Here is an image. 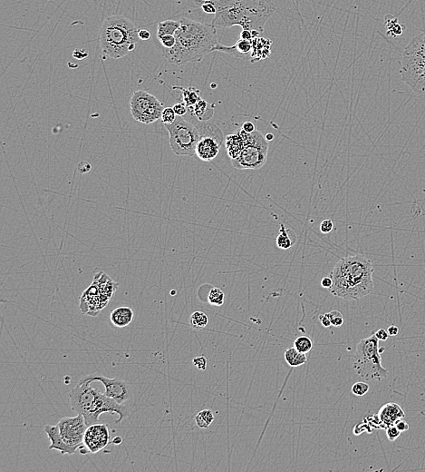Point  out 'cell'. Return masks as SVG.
Returning <instances> with one entry per match:
<instances>
[{
	"label": "cell",
	"instance_id": "obj_1",
	"mask_svg": "<svg viewBox=\"0 0 425 472\" xmlns=\"http://www.w3.org/2000/svg\"><path fill=\"white\" fill-rule=\"evenodd\" d=\"M175 33L176 44L165 49L164 57L170 64L181 65L203 60L219 45L217 31L211 24H205L182 17Z\"/></svg>",
	"mask_w": 425,
	"mask_h": 472
},
{
	"label": "cell",
	"instance_id": "obj_2",
	"mask_svg": "<svg viewBox=\"0 0 425 472\" xmlns=\"http://www.w3.org/2000/svg\"><path fill=\"white\" fill-rule=\"evenodd\" d=\"M372 273L371 261L362 254L342 258L329 275L333 280L329 292L347 301L364 297L373 291Z\"/></svg>",
	"mask_w": 425,
	"mask_h": 472
},
{
	"label": "cell",
	"instance_id": "obj_3",
	"mask_svg": "<svg viewBox=\"0 0 425 472\" xmlns=\"http://www.w3.org/2000/svg\"><path fill=\"white\" fill-rule=\"evenodd\" d=\"M214 3L217 13L211 25L215 29L239 26L263 33L267 21L277 11L266 0H214Z\"/></svg>",
	"mask_w": 425,
	"mask_h": 472
},
{
	"label": "cell",
	"instance_id": "obj_4",
	"mask_svg": "<svg viewBox=\"0 0 425 472\" xmlns=\"http://www.w3.org/2000/svg\"><path fill=\"white\" fill-rule=\"evenodd\" d=\"M91 383L80 381L68 394L72 410L77 414L84 416L88 427L98 423L100 416L104 413L118 414L119 419L115 421L116 423H120L129 415V411L123 404L118 403L105 393L93 389Z\"/></svg>",
	"mask_w": 425,
	"mask_h": 472
},
{
	"label": "cell",
	"instance_id": "obj_5",
	"mask_svg": "<svg viewBox=\"0 0 425 472\" xmlns=\"http://www.w3.org/2000/svg\"><path fill=\"white\" fill-rule=\"evenodd\" d=\"M137 28L123 16H108L100 29V44L104 54L119 59L134 51L140 38Z\"/></svg>",
	"mask_w": 425,
	"mask_h": 472
},
{
	"label": "cell",
	"instance_id": "obj_6",
	"mask_svg": "<svg viewBox=\"0 0 425 472\" xmlns=\"http://www.w3.org/2000/svg\"><path fill=\"white\" fill-rule=\"evenodd\" d=\"M400 73L413 92L425 95V32L413 37L405 48Z\"/></svg>",
	"mask_w": 425,
	"mask_h": 472
},
{
	"label": "cell",
	"instance_id": "obj_7",
	"mask_svg": "<svg viewBox=\"0 0 425 472\" xmlns=\"http://www.w3.org/2000/svg\"><path fill=\"white\" fill-rule=\"evenodd\" d=\"M385 347H379V340L373 334L368 338L363 339L357 344L353 354L354 369L364 381H381L388 376V370L382 365L381 353Z\"/></svg>",
	"mask_w": 425,
	"mask_h": 472
},
{
	"label": "cell",
	"instance_id": "obj_8",
	"mask_svg": "<svg viewBox=\"0 0 425 472\" xmlns=\"http://www.w3.org/2000/svg\"><path fill=\"white\" fill-rule=\"evenodd\" d=\"M170 134V144L175 155H193L201 139V134L196 124L189 122L183 116H177L172 124H165Z\"/></svg>",
	"mask_w": 425,
	"mask_h": 472
},
{
	"label": "cell",
	"instance_id": "obj_9",
	"mask_svg": "<svg viewBox=\"0 0 425 472\" xmlns=\"http://www.w3.org/2000/svg\"><path fill=\"white\" fill-rule=\"evenodd\" d=\"M268 143L259 131L252 133L251 138L244 144L240 155L231 160L232 166L239 170H258L267 162Z\"/></svg>",
	"mask_w": 425,
	"mask_h": 472
},
{
	"label": "cell",
	"instance_id": "obj_10",
	"mask_svg": "<svg viewBox=\"0 0 425 472\" xmlns=\"http://www.w3.org/2000/svg\"><path fill=\"white\" fill-rule=\"evenodd\" d=\"M131 114L138 122L150 125L162 117L164 106L154 95L139 90L134 92L131 101Z\"/></svg>",
	"mask_w": 425,
	"mask_h": 472
},
{
	"label": "cell",
	"instance_id": "obj_11",
	"mask_svg": "<svg viewBox=\"0 0 425 472\" xmlns=\"http://www.w3.org/2000/svg\"><path fill=\"white\" fill-rule=\"evenodd\" d=\"M201 139L195 149V155L204 162H211L219 155L223 143L222 131L215 124L201 122L196 124Z\"/></svg>",
	"mask_w": 425,
	"mask_h": 472
},
{
	"label": "cell",
	"instance_id": "obj_12",
	"mask_svg": "<svg viewBox=\"0 0 425 472\" xmlns=\"http://www.w3.org/2000/svg\"><path fill=\"white\" fill-rule=\"evenodd\" d=\"M57 426L63 440L69 446L78 450L84 445V438L88 426L82 414L72 418H63L58 421Z\"/></svg>",
	"mask_w": 425,
	"mask_h": 472
},
{
	"label": "cell",
	"instance_id": "obj_13",
	"mask_svg": "<svg viewBox=\"0 0 425 472\" xmlns=\"http://www.w3.org/2000/svg\"><path fill=\"white\" fill-rule=\"evenodd\" d=\"M81 381L90 382V383L99 382V383H103L106 388L105 394L114 399L115 402H117L120 404H123L127 400L133 399L134 397L133 391L131 389V385L129 383L119 380V379L106 378L104 376L89 375V376L84 377Z\"/></svg>",
	"mask_w": 425,
	"mask_h": 472
},
{
	"label": "cell",
	"instance_id": "obj_14",
	"mask_svg": "<svg viewBox=\"0 0 425 472\" xmlns=\"http://www.w3.org/2000/svg\"><path fill=\"white\" fill-rule=\"evenodd\" d=\"M110 432L105 424H93L87 428L84 438V445L89 453H97L109 444Z\"/></svg>",
	"mask_w": 425,
	"mask_h": 472
},
{
	"label": "cell",
	"instance_id": "obj_15",
	"mask_svg": "<svg viewBox=\"0 0 425 472\" xmlns=\"http://www.w3.org/2000/svg\"><path fill=\"white\" fill-rule=\"evenodd\" d=\"M44 430H45V433L48 436L49 440L51 442L50 446H49V450L58 451L62 454H69V455H72V454L76 453L77 451V449L69 446L68 444L65 443L64 440H63L60 432H59V428L57 425H56V426L47 425V426L44 428Z\"/></svg>",
	"mask_w": 425,
	"mask_h": 472
},
{
	"label": "cell",
	"instance_id": "obj_16",
	"mask_svg": "<svg viewBox=\"0 0 425 472\" xmlns=\"http://www.w3.org/2000/svg\"><path fill=\"white\" fill-rule=\"evenodd\" d=\"M405 411L396 403H387L381 408L378 417L380 419L384 427L386 429L389 426H393L398 419L405 418Z\"/></svg>",
	"mask_w": 425,
	"mask_h": 472
},
{
	"label": "cell",
	"instance_id": "obj_17",
	"mask_svg": "<svg viewBox=\"0 0 425 472\" xmlns=\"http://www.w3.org/2000/svg\"><path fill=\"white\" fill-rule=\"evenodd\" d=\"M134 314L132 308L127 306H121L111 312V322L118 328H124L134 321Z\"/></svg>",
	"mask_w": 425,
	"mask_h": 472
},
{
	"label": "cell",
	"instance_id": "obj_18",
	"mask_svg": "<svg viewBox=\"0 0 425 472\" xmlns=\"http://www.w3.org/2000/svg\"><path fill=\"white\" fill-rule=\"evenodd\" d=\"M214 106L213 104H210L206 100L201 98L197 104L191 109H189L188 112L197 118L198 121L207 122L214 115Z\"/></svg>",
	"mask_w": 425,
	"mask_h": 472
},
{
	"label": "cell",
	"instance_id": "obj_19",
	"mask_svg": "<svg viewBox=\"0 0 425 472\" xmlns=\"http://www.w3.org/2000/svg\"><path fill=\"white\" fill-rule=\"evenodd\" d=\"M252 52H251V62L259 61L260 59H265L270 54L271 41L267 40L262 37H257L252 40Z\"/></svg>",
	"mask_w": 425,
	"mask_h": 472
},
{
	"label": "cell",
	"instance_id": "obj_20",
	"mask_svg": "<svg viewBox=\"0 0 425 472\" xmlns=\"http://www.w3.org/2000/svg\"><path fill=\"white\" fill-rule=\"evenodd\" d=\"M280 234L277 237V245L279 248L288 250L296 244V233L291 230L286 228L284 224H280Z\"/></svg>",
	"mask_w": 425,
	"mask_h": 472
},
{
	"label": "cell",
	"instance_id": "obj_21",
	"mask_svg": "<svg viewBox=\"0 0 425 472\" xmlns=\"http://www.w3.org/2000/svg\"><path fill=\"white\" fill-rule=\"evenodd\" d=\"M225 147L231 160L236 159L241 153L244 142L237 134H230L225 138Z\"/></svg>",
	"mask_w": 425,
	"mask_h": 472
},
{
	"label": "cell",
	"instance_id": "obj_22",
	"mask_svg": "<svg viewBox=\"0 0 425 472\" xmlns=\"http://www.w3.org/2000/svg\"><path fill=\"white\" fill-rule=\"evenodd\" d=\"M172 89L179 90L182 92V101L188 106V109H191L201 99V91L196 87L184 88L182 86H173Z\"/></svg>",
	"mask_w": 425,
	"mask_h": 472
},
{
	"label": "cell",
	"instance_id": "obj_23",
	"mask_svg": "<svg viewBox=\"0 0 425 472\" xmlns=\"http://www.w3.org/2000/svg\"><path fill=\"white\" fill-rule=\"evenodd\" d=\"M284 357L290 367H299L308 362L307 354L300 352L295 347L288 348L285 350Z\"/></svg>",
	"mask_w": 425,
	"mask_h": 472
},
{
	"label": "cell",
	"instance_id": "obj_24",
	"mask_svg": "<svg viewBox=\"0 0 425 472\" xmlns=\"http://www.w3.org/2000/svg\"><path fill=\"white\" fill-rule=\"evenodd\" d=\"M385 28L387 29V35L390 37H397L402 36L405 32V25L401 24L396 16L389 14L385 16Z\"/></svg>",
	"mask_w": 425,
	"mask_h": 472
},
{
	"label": "cell",
	"instance_id": "obj_25",
	"mask_svg": "<svg viewBox=\"0 0 425 472\" xmlns=\"http://www.w3.org/2000/svg\"><path fill=\"white\" fill-rule=\"evenodd\" d=\"M180 26H181L180 20L169 19V20L159 22L158 28H157V38L160 39L161 37H164V36H174Z\"/></svg>",
	"mask_w": 425,
	"mask_h": 472
},
{
	"label": "cell",
	"instance_id": "obj_26",
	"mask_svg": "<svg viewBox=\"0 0 425 472\" xmlns=\"http://www.w3.org/2000/svg\"><path fill=\"white\" fill-rule=\"evenodd\" d=\"M190 326L192 327V329H194L195 331L203 330L208 325L209 318L207 316L206 314H204L203 312L197 311V312H194L193 314H191L190 318Z\"/></svg>",
	"mask_w": 425,
	"mask_h": 472
},
{
	"label": "cell",
	"instance_id": "obj_27",
	"mask_svg": "<svg viewBox=\"0 0 425 472\" xmlns=\"http://www.w3.org/2000/svg\"><path fill=\"white\" fill-rule=\"evenodd\" d=\"M214 420V414L211 410H203L195 416V421L198 428L207 429Z\"/></svg>",
	"mask_w": 425,
	"mask_h": 472
},
{
	"label": "cell",
	"instance_id": "obj_28",
	"mask_svg": "<svg viewBox=\"0 0 425 472\" xmlns=\"http://www.w3.org/2000/svg\"><path fill=\"white\" fill-rule=\"evenodd\" d=\"M225 300V294L219 288H212L208 294V302L212 306H222Z\"/></svg>",
	"mask_w": 425,
	"mask_h": 472
},
{
	"label": "cell",
	"instance_id": "obj_29",
	"mask_svg": "<svg viewBox=\"0 0 425 472\" xmlns=\"http://www.w3.org/2000/svg\"><path fill=\"white\" fill-rule=\"evenodd\" d=\"M294 347L300 352L307 354L313 348V341L308 336H300L295 340Z\"/></svg>",
	"mask_w": 425,
	"mask_h": 472
},
{
	"label": "cell",
	"instance_id": "obj_30",
	"mask_svg": "<svg viewBox=\"0 0 425 472\" xmlns=\"http://www.w3.org/2000/svg\"><path fill=\"white\" fill-rule=\"evenodd\" d=\"M328 316L334 327H341L344 324V318L339 311H331L328 313Z\"/></svg>",
	"mask_w": 425,
	"mask_h": 472
},
{
	"label": "cell",
	"instance_id": "obj_31",
	"mask_svg": "<svg viewBox=\"0 0 425 472\" xmlns=\"http://www.w3.org/2000/svg\"><path fill=\"white\" fill-rule=\"evenodd\" d=\"M177 118V115L175 114L174 110L172 107H167V108H164L162 113V123L165 125V124H172L174 122Z\"/></svg>",
	"mask_w": 425,
	"mask_h": 472
},
{
	"label": "cell",
	"instance_id": "obj_32",
	"mask_svg": "<svg viewBox=\"0 0 425 472\" xmlns=\"http://www.w3.org/2000/svg\"><path fill=\"white\" fill-rule=\"evenodd\" d=\"M368 384L367 383L359 382V383H355L352 386L353 394L356 396H364L369 391Z\"/></svg>",
	"mask_w": 425,
	"mask_h": 472
},
{
	"label": "cell",
	"instance_id": "obj_33",
	"mask_svg": "<svg viewBox=\"0 0 425 472\" xmlns=\"http://www.w3.org/2000/svg\"><path fill=\"white\" fill-rule=\"evenodd\" d=\"M201 8L203 9V12L205 14H208V15H216L217 13V8L215 6L214 0H211V1H206L204 2Z\"/></svg>",
	"mask_w": 425,
	"mask_h": 472
},
{
	"label": "cell",
	"instance_id": "obj_34",
	"mask_svg": "<svg viewBox=\"0 0 425 472\" xmlns=\"http://www.w3.org/2000/svg\"><path fill=\"white\" fill-rule=\"evenodd\" d=\"M386 435H387L389 440L394 441L399 438V436L401 435V432L397 429L395 425H393V426H389L388 428H386Z\"/></svg>",
	"mask_w": 425,
	"mask_h": 472
},
{
	"label": "cell",
	"instance_id": "obj_35",
	"mask_svg": "<svg viewBox=\"0 0 425 472\" xmlns=\"http://www.w3.org/2000/svg\"><path fill=\"white\" fill-rule=\"evenodd\" d=\"M158 40L164 46V49H171L176 44V38H175L174 36H164V37H161Z\"/></svg>",
	"mask_w": 425,
	"mask_h": 472
},
{
	"label": "cell",
	"instance_id": "obj_36",
	"mask_svg": "<svg viewBox=\"0 0 425 472\" xmlns=\"http://www.w3.org/2000/svg\"><path fill=\"white\" fill-rule=\"evenodd\" d=\"M192 363H193V365H194L196 368H198V370H206L208 361H207V359L205 358L204 356H203V355L193 359V360H192Z\"/></svg>",
	"mask_w": 425,
	"mask_h": 472
},
{
	"label": "cell",
	"instance_id": "obj_37",
	"mask_svg": "<svg viewBox=\"0 0 425 472\" xmlns=\"http://www.w3.org/2000/svg\"><path fill=\"white\" fill-rule=\"evenodd\" d=\"M333 229H334V223L331 219H326L320 224V231L324 234L332 232Z\"/></svg>",
	"mask_w": 425,
	"mask_h": 472
},
{
	"label": "cell",
	"instance_id": "obj_38",
	"mask_svg": "<svg viewBox=\"0 0 425 472\" xmlns=\"http://www.w3.org/2000/svg\"><path fill=\"white\" fill-rule=\"evenodd\" d=\"M175 114L177 116H184L185 114H188V106L184 103H178L174 106H172Z\"/></svg>",
	"mask_w": 425,
	"mask_h": 472
},
{
	"label": "cell",
	"instance_id": "obj_39",
	"mask_svg": "<svg viewBox=\"0 0 425 472\" xmlns=\"http://www.w3.org/2000/svg\"><path fill=\"white\" fill-rule=\"evenodd\" d=\"M73 56L74 58L79 60H84L89 56V52L86 49H76L73 51Z\"/></svg>",
	"mask_w": 425,
	"mask_h": 472
},
{
	"label": "cell",
	"instance_id": "obj_40",
	"mask_svg": "<svg viewBox=\"0 0 425 472\" xmlns=\"http://www.w3.org/2000/svg\"><path fill=\"white\" fill-rule=\"evenodd\" d=\"M397 429L400 431V432H406L409 430V424L407 423L405 420H404L403 419H398L395 424Z\"/></svg>",
	"mask_w": 425,
	"mask_h": 472
},
{
	"label": "cell",
	"instance_id": "obj_41",
	"mask_svg": "<svg viewBox=\"0 0 425 472\" xmlns=\"http://www.w3.org/2000/svg\"><path fill=\"white\" fill-rule=\"evenodd\" d=\"M374 334H376V336H377V339H378L379 341H382V342H385V341H387V340H388V332H387V331H385V329H380V330L377 331V333H376Z\"/></svg>",
	"mask_w": 425,
	"mask_h": 472
},
{
	"label": "cell",
	"instance_id": "obj_42",
	"mask_svg": "<svg viewBox=\"0 0 425 472\" xmlns=\"http://www.w3.org/2000/svg\"><path fill=\"white\" fill-rule=\"evenodd\" d=\"M241 128H242L243 130L246 131L248 134H252V133H254V132L257 130V129H256L255 125L252 122H249V121L243 123Z\"/></svg>",
	"mask_w": 425,
	"mask_h": 472
},
{
	"label": "cell",
	"instance_id": "obj_43",
	"mask_svg": "<svg viewBox=\"0 0 425 472\" xmlns=\"http://www.w3.org/2000/svg\"><path fill=\"white\" fill-rule=\"evenodd\" d=\"M138 36H139L140 40L147 41L151 39L152 34L147 29H140L138 32Z\"/></svg>",
	"mask_w": 425,
	"mask_h": 472
},
{
	"label": "cell",
	"instance_id": "obj_44",
	"mask_svg": "<svg viewBox=\"0 0 425 472\" xmlns=\"http://www.w3.org/2000/svg\"><path fill=\"white\" fill-rule=\"evenodd\" d=\"M318 318H319L321 324L324 326V328H328V327H330V326L332 325V324H331V322H330V319L328 318V314H321Z\"/></svg>",
	"mask_w": 425,
	"mask_h": 472
},
{
	"label": "cell",
	"instance_id": "obj_45",
	"mask_svg": "<svg viewBox=\"0 0 425 472\" xmlns=\"http://www.w3.org/2000/svg\"><path fill=\"white\" fill-rule=\"evenodd\" d=\"M240 38L242 39H246V40H251L252 41L254 39L253 37V34H252V31L251 30H245L243 29L241 33H240Z\"/></svg>",
	"mask_w": 425,
	"mask_h": 472
},
{
	"label": "cell",
	"instance_id": "obj_46",
	"mask_svg": "<svg viewBox=\"0 0 425 472\" xmlns=\"http://www.w3.org/2000/svg\"><path fill=\"white\" fill-rule=\"evenodd\" d=\"M333 285L332 278L330 276H326L321 280V285L323 288H328L329 289Z\"/></svg>",
	"mask_w": 425,
	"mask_h": 472
},
{
	"label": "cell",
	"instance_id": "obj_47",
	"mask_svg": "<svg viewBox=\"0 0 425 472\" xmlns=\"http://www.w3.org/2000/svg\"><path fill=\"white\" fill-rule=\"evenodd\" d=\"M387 332H388L389 336H396L397 334H399V328L395 325H391L388 327Z\"/></svg>",
	"mask_w": 425,
	"mask_h": 472
},
{
	"label": "cell",
	"instance_id": "obj_48",
	"mask_svg": "<svg viewBox=\"0 0 425 472\" xmlns=\"http://www.w3.org/2000/svg\"><path fill=\"white\" fill-rule=\"evenodd\" d=\"M192 1L194 2V5L196 7H199V8H201L202 5H203L204 2H206V1H211V0H192Z\"/></svg>",
	"mask_w": 425,
	"mask_h": 472
},
{
	"label": "cell",
	"instance_id": "obj_49",
	"mask_svg": "<svg viewBox=\"0 0 425 472\" xmlns=\"http://www.w3.org/2000/svg\"><path fill=\"white\" fill-rule=\"evenodd\" d=\"M265 138L267 139V141H272L274 139V135L272 134H267Z\"/></svg>",
	"mask_w": 425,
	"mask_h": 472
},
{
	"label": "cell",
	"instance_id": "obj_50",
	"mask_svg": "<svg viewBox=\"0 0 425 472\" xmlns=\"http://www.w3.org/2000/svg\"><path fill=\"white\" fill-rule=\"evenodd\" d=\"M215 86H216V85H215V84H213V85H211V88H216Z\"/></svg>",
	"mask_w": 425,
	"mask_h": 472
}]
</instances>
